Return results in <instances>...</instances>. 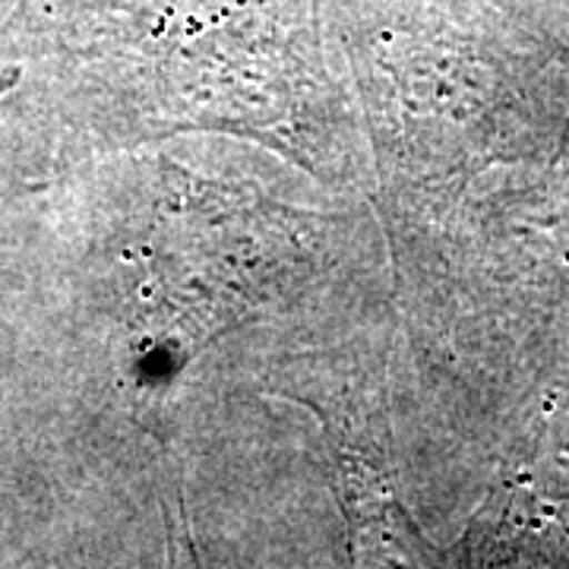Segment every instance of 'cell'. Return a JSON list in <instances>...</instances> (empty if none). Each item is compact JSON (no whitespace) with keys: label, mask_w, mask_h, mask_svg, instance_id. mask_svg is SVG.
Returning a JSON list of instances; mask_svg holds the SVG:
<instances>
[{"label":"cell","mask_w":569,"mask_h":569,"mask_svg":"<svg viewBox=\"0 0 569 569\" xmlns=\"http://www.w3.org/2000/svg\"><path fill=\"white\" fill-rule=\"evenodd\" d=\"M183 519L187 516H183L181 503H178V516L168 512V569H203Z\"/></svg>","instance_id":"obj_1"}]
</instances>
